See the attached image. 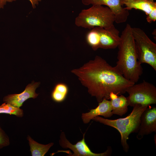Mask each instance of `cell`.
<instances>
[{
  "instance_id": "3",
  "label": "cell",
  "mask_w": 156,
  "mask_h": 156,
  "mask_svg": "<svg viewBox=\"0 0 156 156\" xmlns=\"http://www.w3.org/2000/svg\"><path fill=\"white\" fill-rule=\"evenodd\" d=\"M148 106L136 104L133 107L131 112L124 118L110 120L97 116L92 120L114 128L118 131L121 135L122 148L125 152L127 153L129 148L127 142L129 136L131 133L138 132L141 115Z\"/></svg>"
},
{
  "instance_id": "15",
  "label": "cell",
  "mask_w": 156,
  "mask_h": 156,
  "mask_svg": "<svg viewBox=\"0 0 156 156\" xmlns=\"http://www.w3.org/2000/svg\"><path fill=\"white\" fill-rule=\"evenodd\" d=\"M27 139L30 147V151L32 156H44L54 144L50 143L44 145L39 143L28 135Z\"/></svg>"
},
{
  "instance_id": "4",
  "label": "cell",
  "mask_w": 156,
  "mask_h": 156,
  "mask_svg": "<svg viewBox=\"0 0 156 156\" xmlns=\"http://www.w3.org/2000/svg\"><path fill=\"white\" fill-rule=\"evenodd\" d=\"M115 18L112 11L103 5H93L90 8L81 10L76 18L75 25L89 29L95 27L105 28L114 25Z\"/></svg>"
},
{
  "instance_id": "19",
  "label": "cell",
  "mask_w": 156,
  "mask_h": 156,
  "mask_svg": "<svg viewBox=\"0 0 156 156\" xmlns=\"http://www.w3.org/2000/svg\"><path fill=\"white\" fill-rule=\"evenodd\" d=\"M10 144L8 136L0 127V149L9 146Z\"/></svg>"
},
{
  "instance_id": "18",
  "label": "cell",
  "mask_w": 156,
  "mask_h": 156,
  "mask_svg": "<svg viewBox=\"0 0 156 156\" xmlns=\"http://www.w3.org/2000/svg\"><path fill=\"white\" fill-rule=\"evenodd\" d=\"M86 39L88 44L94 50L96 51L99 48L100 36L94 28L87 34Z\"/></svg>"
},
{
  "instance_id": "5",
  "label": "cell",
  "mask_w": 156,
  "mask_h": 156,
  "mask_svg": "<svg viewBox=\"0 0 156 156\" xmlns=\"http://www.w3.org/2000/svg\"><path fill=\"white\" fill-rule=\"evenodd\" d=\"M138 61L146 63L156 71V44L144 31L138 27H132Z\"/></svg>"
},
{
  "instance_id": "2",
  "label": "cell",
  "mask_w": 156,
  "mask_h": 156,
  "mask_svg": "<svg viewBox=\"0 0 156 156\" xmlns=\"http://www.w3.org/2000/svg\"><path fill=\"white\" fill-rule=\"evenodd\" d=\"M132 27L127 24L122 32L115 67L126 79L135 83L142 74L143 69L138 60Z\"/></svg>"
},
{
  "instance_id": "23",
  "label": "cell",
  "mask_w": 156,
  "mask_h": 156,
  "mask_svg": "<svg viewBox=\"0 0 156 156\" xmlns=\"http://www.w3.org/2000/svg\"><path fill=\"white\" fill-rule=\"evenodd\" d=\"M129 0H120V3L121 5L122 6L124 5V3L126 1Z\"/></svg>"
},
{
  "instance_id": "14",
  "label": "cell",
  "mask_w": 156,
  "mask_h": 156,
  "mask_svg": "<svg viewBox=\"0 0 156 156\" xmlns=\"http://www.w3.org/2000/svg\"><path fill=\"white\" fill-rule=\"evenodd\" d=\"M113 114L122 116L127 112L128 106L127 98L123 95L111 99L110 101Z\"/></svg>"
},
{
  "instance_id": "6",
  "label": "cell",
  "mask_w": 156,
  "mask_h": 156,
  "mask_svg": "<svg viewBox=\"0 0 156 156\" xmlns=\"http://www.w3.org/2000/svg\"><path fill=\"white\" fill-rule=\"evenodd\" d=\"M128 106L133 107L137 104L150 106L156 104V87L153 84L144 80L133 85L126 90Z\"/></svg>"
},
{
  "instance_id": "16",
  "label": "cell",
  "mask_w": 156,
  "mask_h": 156,
  "mask_svg": "<svg viewBox=\"0 0 156 156\" xmlns=\"http://www.w3.org/2000/svg\"><path fill=\"white\" fill-rule=\"evenodd\" d=\"M67 86L63 83H58L55 86L51 93L52 99L56 102H61L65 99L68 92Z\"/></svg>"
},
{
  "instance_id": "22",
  "label": "cell",
  "mask_w": 156,
  "mask_h": 156,
  "mask_svg": "<svg viewBox=\"0 0 156 156\" xmlns=\"http://www.w3.org/2000/svg\"><path fill=\"white\" fill-rule=\"evenodd\" d=\"M7 2L6 0H0V9L3 8Z\"/></svg>"
},
{
  "instance_id": "7",
  "label": "cell",
  "mask_w": 156,
  "mask_h": 156,
  "mask_svg": "<svg viewBox=\"0 0 156 156\" xmlns=\"http://www.w3.org/2000/svg\"><path fill=\"white\" fill-rule=\"evenodd\" d=\"M83 134L82 140L78 142L76 144H73L66 139L65 133H61L59 141L60 145L64 148H68L72 150L73 153H69L71 156H107L111 154V148H108L105 152L96 153L92 152L85 142V135Z\"/></svg>"
},
{
  "instance_id": "10",
  "label": "cell",
  "mask_w": 156,
  "mask_h": 156,
  "mask_svg": "<svg viewBox=\"0 0 156 156\" xmlns=\"http://www.w3.org/2000/svg\"><path fill=\"white\" fill-rule=\"evenodd\" d=\"M94 28L99 35V48L111 49L118 47L120 40V32L114 25L106 28L100 27Z\"/></svg>"
},
{
  "instance_id": "13",
  "label": "cell",
  "mask_w": 156,
  "mask_h": 156,
  "mask_svg": "<svg viewBox=\"0 0 156 156\" xmlns=\"http://www.w3.org/2000/svg\"><path fill=\"white\" fill-rule=\"evenodd\" d=\"M124 5H125L126 9L139 10L144 12L147 15L156 8V2L154 0H129L125 2Z\"/></svg>"
},
{
  "instance_id": "17",
  "label": "cell",
  "mask_w": 156,
  "mask_h": 156,
  "mask_svg": "<svg viewBox=\"0 0 156 156\" xmlns=\"http://www.w3.org/2000/svg\"><path fill=\"white\" fill-rule=\"evenodd\" d=\"M0 114H5L14 115L18 117H22L23 116V110L20 108L14 107L5 102L0 105Z\"/></svg>"
},
{
  "instance_id": "21",
  "label": "cell",
  "mask_w": 156,
  "mask_h": 156,
  "mask_svg": "<svg viewBox=\"0 0 156 156\" xmlns=\"http://www.w3.org/2000/svg\"><path fill=\"white\" fill-rule=\"evenodd\" d=\"M7 2H11L16 0H6ZM30 2L33 8H36V6L41 1V0H28Z\"/></svg>"
},
{
  "instance_id": "8",
  "label": "cell",
  "mask_w": 156,
  "mask_h": 156,
  "mask_svg": "<svg viewBox=\"0 0 156 156\" xmlns=\"http://www.w3.org/2000/svg\"><path fill=\"white\" fill-rule=\"evenodd\" d=\"M156 132V107L148 106L142 113L137 135L139 140Z\"/></svg>"
},
{
  "instance_id": "11",
  "label": "cell",
  "mask_w": 156,
  "mask_h": 156,
  "mask_svg": "<svg viewBox=\"0 0 156 156\" xmlns=\"http://www.w3.org/2000/svg\"><path fill=\"white\" fill-rule=\"evenodd\" d=\"M40 84V82L33 81L26 86L22 92L19 94H8L3 97V101L4 102L14 107L20 108L28 99L30 98L35 99L37 97L38 94L36 93L35 91Z\"/></svg>"
},
{
  "instance_id": "1",
  "label": "cell",
  "mask_w": 156,
  "mask_h": 156,
  "mask_svg": "<svg viewBox=\"0 0 156 156\" xmlns=\"http://www.w3.org/2000/svg\"><path fill=\"white\" fill-rule=\"evenodd\" d=\"M71 72L98 102L104 99H110L112 93L117 95L125 93L127 89L135 83L126 79L115 66L97 55L94 60Z\"/></svg>"
},
{
  "instance_id": "20",
  "label": "cell",
  "mask_w": 156,
  "mask_h": 156,
  "mask_svg": "<svg viewBox=\"0 0 156 156\" xmlns=\"http://www.w3.org/2000/svg\"><path fill=\"white\" fill-rule=\"evenodd\" d=\"M146 19L149 23L155 22L156 20V8L153 9L147 15Z\"/></svg>"
},
{
  "instance_id": "9",
  "label": "cell",
  "mask_w": 156,
  "mask_h": 156,
  "mask_svg": "<svg viewBox=\"0 0 156 156\" xmlns=\"http://www.w3.org/2000/svg\"><path fill=\"white\" fill-rule=\"evenodd\" d=\"M85 5H105L113 12L115 18V22L117 23L125 22L129 15V10L123 8L120 4V0H81Z\"/></svg>"
},
{
  "instance_id": "12",
  "label": "cell",
  "mask_w": 156,
  "mask_h": 156,
  "mask_svg": "<svg viewBox=\"0 0 156 156\" xmlns=\"http://www.w3.org/2000/svg\"><path fill=\"white\" fill-rule=\"evenodd\" d=\"M99 103L98 105L96 108L90 110L88 112L82 114L81 118L84 123H88L91 120L97 116H101L105 118H108L113 115L110 101L104 99Z\"/></svg>"
}]
</instances>
